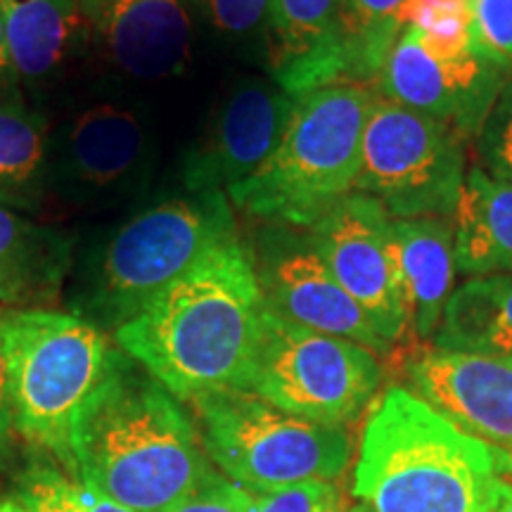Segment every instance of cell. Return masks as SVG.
<instances>
[{
	"mask_svg": "<svg viewBox=\"0 0 512 512\" xmlns=\"http://www.w3.org/2000/svg\"><path fill=\"white\" fill-rule=\"evenodd\" d=\"M264 294L242 238L214 247L114 330L124 354L176 399L245 389L264 320Z\"/></svg>",
	"mask_w": 512,
	"mask_h": 512,
	"instance_id": "1",
	"label": "cell"
},
{
	"mask_svg": "<svg viewBox=\"0 0 512 512\" xmlns=\"http://www.w3.org/2000/svg\"><path fill=\"white\" fill-rule=\"evenodd\" d=\"M74 477L128 510L171 512L211 472L195 418L117 347L72 439Z\"/></svg>",
	"mask_w": 512,
	"mask_h": 512,
	"instance_id": "2",
	"label": "cell"
},
{
	"mask_svg": "<svg viewBox=\"0 0 512 512\" xmlns=\"http://www.w3.org/2000/svg\"><path fill=\"white\" fill-rule=\"evenodd\" d=\"M503 486L494 446L411 389L392 384L373 401L354 470V496L370 512H496Z\"/></svg>",
	"mask_w": 512,
	"mask_h": 512,
	"instance_id": "3",
	"label": "cell"
},
{
	"mask_svg": "<svg viewBox=\"0 0 512 512\" xmlns=\"http://www.w3.org/2000/svg\"><path fill=\"white\" fill-rule=\"evenodd\" d=\"M240 238L235 209L221 190L171 192L145 204L102 238L83 261L81 302L88 320H131L204 254Z\"/></svg>",
	"mask_w": 512,
	"mask_h": 512,
	"instance_id": "4",
	"label": "cell"
},
{
	"mask_svg": "<svg viewBox=\"0 0 512 512\" xmlns=\"http://www.w3.org/2000/svg\"><path fill=\"white\" fill-rule=\"evenodd\" d=\"M375 93L335 83L299 95L283 140L266 164L228 190L235 211L256 223L306 230L354 192Z\"/></svg>",
	"mask_w": 512,
	"mask_h": 512,
	"instance_id": "5",
	"label": "cell"
},
{
	"mask_svg": "<svg viewBox=\"0 0 512 512\" xmlns=\"http://www.w3.org/2000/svg\"><path fill=\"white\" fill-rule=\"evenodd\" d=\"M0 342L8 361L17 434L50 453L74 477L76 420L110 370L117 349L98 323L46 306L5 309Z\"/></svg>",
	"mask_w": 512,
	"mask_h": 512,
	"instance_id": "6",
	"label": "cell"
},
{
	"mask_svg": "<svg viewBox=\"0 0 512 512\" xmlns=\"http://www.w3.org/2000/svg\"><path fill=\"white\" fill-rule=\"evenodd\" d=\"M190 406L207 458L254 494L306 479L335 482L351 463L347 427L285 413L245 389L200 394Z\"/></svg>",
	"mask_w": 512,
	"mask_h": 512,
	"instance_id": "7",
	"label": "cell"
},
{
	"mask_svg": "<svg viewBox=\"0 0 512 512\" xmlns=\"http://www.w3.org/2000/svg\"><path fill=\"white\" fill-rule=\"evenodd\" d=\"M382 375L370 349L290 323L266 306L245 392L299 418L347 427L375 401Z\"/></svg>",
	"mask_w": 512,
	"mask_h": 512,
	"instance_id": "8",
	"label": "cell"
},
{
	"mask_svg": "<svg viewBox=\"0 0 512 512\" xmlns=\"http://www.w3.org/2000/svg\"><path fill=\"white\" fill-rule=\"evenodd\" d=\"M465 164V140L453 128L375 93L356 192L375 197L392 219H453Z\"/></svg>",
	"mask_w": 512,
	"mask_h": 512,
	"instance_id": "9",
	"label": "cell"
},
{
	"mask_svg": "<svg viewBox=\"0 0 512 512\" xmlns=\"http://www.w3.org/2000/svg\"><path fill=\"white\" fill-rule=\"evenodd\" d=\"M306 233L384 342L394 349L408 342L413 337L411 297L396 252L394 219L387 209L375 197L354 190Z\"/></svg>",
	"mask_w": 512,
	"mask_h": 512,
	"instance_id": "10",
	"label": "cell"
},
{
	"mask_svg": "<svg viewBox=\"0 0 512 512\" xmlns=\"http://www.w3.org/2000/svg\"><path fill=\"white\" fill-rule=\"evenodd\" d=\"M245 242L264 302L275 316L349 339L377 356H392V344L384 342L366 311L337 283L306 230L259 223Z\"/></svg>",
	"mask_w": 512,
	"mask_h": 512,
	"instance_id": "11",
	"label": "cell"
},
{
	"mask_svg": "<svg viewBox=\"0 0 512 512\" xmlns=\"http://www.w3.org/2000/svg\"><path fill=\"white\" fill-rule=\"evenodd\" d=\"M152 128L138 107L98 100L72 114L50 143V176L74 202H112L152 169Z\"/></svg>",
	"mask_w": 512,
	"mask_h": 512,
	"instance_id": "12",
	"label": "cell"
},
{
	"mask_svg": "<svg viewBox=\"0 0 512 512\" xmlns=\"http://www.w3.org/2000/svg\"><path fill=\"white\" fill-rule=\"evenodd\" d=\"M512 79L498 64L479 57L441 55L418 31L406 27L377 76V95L425 114L475 140L498 93Z\"/></svg>",
	"mask_w": 512,
	"mask_h": 512,
	"instance_id": "13",
	"label": "cell"
},
{
	"mask_svg": "<svg viewBox=\"0 0 512 512\" xmlns=\"http://www.w3.org/2000/svg\"><path fill=\"white\" fill-rule=\"evenodd\" d=\"M297 105V98L273 79H245L230 91L207 133L185 155L183 188L192 192L233 190L252 178L275 147Z\"/></svg>",
	"mask_w": 512,
	"mask_h": 512,
	"instance_id": "14",
	"label": "cell"
},
{
	"mask_svg": "<svg viewBox=\"0 0 512 512\" xmlns=\"http://www.w3.org/2000/svg\"><path fill=\"white\" fill-rule=\"evenodd\" d=\"M403 358L406 389L470 437L512 446V356L415 344Z\"/></svg>",
	"mask_w": 512,
	"mask_h": 512,
	"instance_id": "15",
	"label": "cell"
},
{
	"mask_svg": "<svg viewBox=\"0 0 512 512\" xmlns=\"http://www.w3.org/2000/svg\"><path fill=\"white\" fill-rule=\"evenodd\" d=\"M83 8L91 50L126 79L169 81L190 67L197 36L190 0H83Z\"/></svg>",
	"mask_w": 512,
	"mask_h": 512,
	"instance_id": "16",
	"label": "cell"
},
{
	"mask_svg": "<svg viewBox=\"0 0 512 512\" xmlns=\"http://www.w3.org/2000/svg\"><path fill=\"white\" fill-rule=\"evenodd\" d=\"M344 0H271L268 74L294 98L347 83L339 17Z\"/></svg>",
	"mask_w": 512,
	"mask_h": 512,
	"instance_id": "17",
	"label": "cell"
},
{
	"mask_svg": "<svg viewBox=\"0 0 512 512\" xmlns=\"http://www.w3.org/2000/svg\"><path fill=\"white\" fill-rule=\"evenodd\" d=\"M5 48L17 83L43 86L91 53L83 0H0Z\"/></svg>",
	"mask_w": 512,
	"mask_h": 512,
	"instance_id": "18",
	"label": "cell"
},
{
	"mask_svg": "<svg viewBox=\"0 0 512 512\" xmlns=\"http://www.w3.org/2000/svg\"><path fill=\"white\" fill-rule=\"evenodd\" d=\"M74 264V240L0 200V306L36 309L53 302Z\"/></svg>",
	"mask_w": 512,
	"mask_h": 512,
	"instance_id": "19",
	"label": "cell"
},
{
	"mask_svg": "<svg viewBox=\"0 0 512 512\" xmlns=\"http://www.w3.org/2000/svg\"><path fill=\"white\" fill-rule=\"evenodd\" d=\"M394 240L413 311L415 342L432 339L456 290V233L453 219L422 216L394 219Z\"/></svg>",
	"mask_w": 512,
	"mask_h": 512,
	"instance_id": "20",
	"label": "cell"
},
{
	"mask_svg": "<svg viewBox=\"0 0 512 512\" xmlns=\"http://www.w3.org/2000/svg\"><path fill=\"white\" fill-rule=\"evenodd\" d=\"M456 266L467 278L512 273V185L472 164L453 211Z\"/></svg>",
	"mask_w": 512,
	"mask_h": 512,
	"instance_id": "21",
	"label": "cell"
},
{
	"mask_svg": "<svg viewBox=\"0 0 512 512\" xmlns=\"http://www.w3.org/2000/svg\"><path fill=\"white\" fill-rule=\"evenodd\" d=\"M53 183L46 119L15 79L0 81V200L36 214Z\"/></svg>",
	"mask_w": 512,
	"mask_h": 512,
	"instance_id": "22",
	"label": "cell"
},
{
	"mask_svg": "<svg viewBox=\"0 0 512 512\" xmlns=\"http://www.w3.org/2000/svg\"><path fill=\"white\" fill-rule=\"evenodd\" d=\"M432 347L512 356V273L467 278L453 290Z\"/></svg>",
	"mask_w": 512,
	"mask_h": 512,
	"instance_id": "23",
	"label": "cell"
},
{
	"mask_svg": "<svg viewBox=\"0 0 512 512\" xmlns=\"http://www.w3.org/2000/svg\"><path fill=\"white\" fill-rule=\"evenodd\" d=\"M406 0H344L339 17L344 69L349 86L377 83L394 43L403 34Z\"/></svg>",
	"mask_w": 512,
	"mask_h": 512,
	"instance_id": "24",
	"label": "cell"
},
{
	"mask_svg": "<svg viewBox=\"0 0 512 512\" xmlns=\"http://www.w3.org/2000/svg\"><path fill=\"white\" fill-rule=\"evenodd\" d=\"M17 503L31 512H136L34 460L17 479Z\"/></svg>",
	"mask_w": 512,
	"mask_h": 512,
	"instance_id": "25",
	"label": "cell"
},
{
	"mask_svg": "<svg viewBox=\"0 0 512 512\" xmlns=\"http://www.w3.org/2000/svg\"><path fill=\"white\" fill-rule=\"evenodd\" d=\"M401 24L418 31L441 55L472 53V5L467 0H406Z\"/></svg>",
	"mask_w": 512,
	"mask_h": 512,
	"instance_id": "26",
	"label": "cell"
},
{
	"mask_svg": "<svg viewBox=\"0 0 512 512\" xmlns=\"http://www.w3.org/2000/svg\"><path fill=\"white\" fill-rule=\"evenodd\" d=\"M197 27L226 41L266 43L271 0H190Z\"/></svg>",
	"mask_w": 512,
	"mask_h": 512,
	"instance_id": "27",
	"label": "cell"
},
{
	"mask_svg": "<svg viewBox=\"0 0 512 512\" xmlns=\"http://www.w3.org/2000/svg\"><path fill=\"white\" fill-rule=\"evenodd\" d=\"M477 166L496 181L512 185V79L486 114L482 128L475 136Z\"/></svg>",
	"mask_w": 512,
	"mask_h": 512,
	"instance_id": "28",
	"label": "cell"
},
{
	"mask_svg": "<svg viewBox=\"0 0 512 512\" xmlns=\"http://www.w3.org/2000/svg\"><path fill=\"white\" fill-rule=\"evenodd\" d=\"M472 50L512 76V0L472 3Z\"/></svg>",
	"mask_w": 512,
	"mask_h": 512,
	"instance_id": "29",
	"label": "cell"
},
{
	"mask_svg": "<svg viewBox=\"0 0 512 512\" xmlns=\"http://www.w3.org/2000/svg\"><path fill=\"white\" fill-rule=\"evenodd\" d=\"M252 512H344L342 489L328 479L283 486L254 494Z\"/></svg>",
	"mask_w": 512,
	"mask_h": 512,
	"instance_id": "30",
	"label": "cell"
},
{
	"mask_svg": "<svg viewBox=\"0 0 512 512\" xmlns=\"http://www.w3.org/2000/svg\"><path fill=\"white\" fill-rule=\"evenodd\" d=\"M254 491L211 470L202 484L171 512H252Z\"/></svg>",
	"mask_w": 512,
	"mask_h": 512,
	"instance_id": "31",
	"label": "cell"
},
{
	"mask_svg": "<svg viewBox=\"0 0 512 512\" xmlns=\"http://www.w3.org/2000/svg\"><path fill=\"white\" fill-rule=\"evenodd\" d=\"M15 413L10 399V377L8 361H5L3 342H0V458H10L15 451Z\"/></svg>",
	"mask_w": 512,
	"mask_h": 512,
	"instance_id": "32",
	"label": "cell"
},
{
	"mask_svg": "<svg viewBox=\"0 0 512 512\" xmlns=\"http://www.w3.org/2000/svg\"><path fill=\"white\" fill-rule=\"evenodd\" d=\"M494 451H496L498 475H501L505 482L512 484V446H508V448H494Z\"/></svg>",
	"mask_w": 512,
	"mask_h": 512,
	"instance_id": "33",
	"label": "cell"
},
{
	"mask_svg": "<svg viewBox=\"0 0 512 512\" xmlns=\"http://www.w3.org/2000/svg\"><path fill=\"white\" fill-rule=\"evenodd\" d=\"M12 79L8 48H5V19H3V5H0V81Z\"/></svg>",
	"mask_w": 512,
	"mask_h": 512,
	"instance_id": "34",
	"label": "cell"
},
{
	"mask_svg": "<svg viewBox=\"0 0 512 512\" xmlns=\"http://www.w3.org/2000/svg\"><path fill=\"white\" fill-rule=\"evenodd\" d=\"M496 512H512V484L505 482L503 486V496H501V503H498Z\"/></svg>",
	"mask_w": 512,
	"mask_h": 512,
	"instance_id": "35",
	"label": "cell"
},
{
	"mask_svg": "<svg viewBox=\"0 0 512 512\" xmlns=\"http://www.w3.org/2000/svg\"><path fill=\"white\" fill-rule=\"evenodd\" d=\"M0 512H31L17 501H0Z\"/></svg>",
	"mask_w": 512,
	"mask_h": 512,
	"instance_id": "36",
	"label": "cell"
},
{
	"mask_svg": "<svg viewBox=\"0 0 512 512\" xmlns=\"http://www.w3.org/2000/svg\"><path fill=\"white\" fill-rule=\"evenodd\" d=\"M349 512H370V510L366 508V505H356V508H351Z\"/></svg>",
	"mask_w": 512,
	"mask_h": 512,
	"instance_id": "37",
	"label": "cell"
},
{
	"mask_svg": "<svg viewBox=\"0 0 512 512\" xmlns=\"http://www.w3.org/2000/svg\"><path fill=\"white\" fill-rule=\"evenodd\" d=\"M3 313H5V309H3V306H0V316H3Z\"/></svg>",
	"mask_w": 512,
	"mask_h": 512,
	"instance_id": "38",
	"label": "cell"
},
{
	"mask_svg": "<svg viewBox=\"0 0 512 512\" xmlns=\"http://www.w3.org/2000/svg\"><path fill=\"white\" fill-rule=\"evenodd\" d=\"M467 3H470V5H472V3H475V0H467Z\"/></svg>",
	"mask_w": 512,
	"mask_h": 512,
	"instance_id": "39",
	"label": "cell"
}]
</instances>
